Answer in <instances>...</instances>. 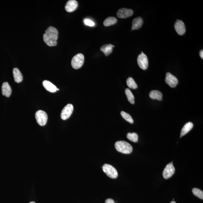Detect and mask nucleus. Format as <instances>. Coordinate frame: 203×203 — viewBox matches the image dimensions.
<instances>
[{
    "label": "nucleus",
    "instance_id": "nucleus-1",
    "mask_svg": "<svg viewBox=\"0 0 203 203\" xmlns=\"http://www.w3.org/2000/svg\"><path fill=\"white\" fill-rule=\"evenodd\" d=\"M58 32L54 27H49L46 30L43 38L46 44L49 47H54L57 45Z\"/></svg>",
    "mask_w": 203,
    "mask_h": 203
},
{
    "label": "nucleus",
    "instance_id": "nucleus-2",
    "mask_svg": "<svg viewBox=\"0 0 203 203\" xmlns=\"http://www.w3.org/2000/svg\"><path fill=\"white\" fill-rule=\"evenodd\" d=\"M115 146L118 152L123 154H129L133 150L131 145L126 141H117L115 143Z\"/></svg>",
    "mask_w": 203,
    "mask_h": 203
},
{
    "label": "nucleus",
    "instance_id": "nucleus-3",
    "mask_svg": "<svg viewBox=\"0 0 203 203\" xmlns=\"http://www.w3.org/2000/svg\"><path fill=\"white\" fill-rule=\"evenodd\" d=\"M84 61V55L79 53L73 58L71 61V64L73 69H78L83 66Z\"/></svg>",
    "mask_w": 203,
    "mask_h": 203
},
{
    "label": "nucleus",
    "instance_id": "nucleus-4",
    "mask_svg": "<svg viewBox=\"0 0 203 203\" xmlns=\"http://www.w3.org/2000/svg\"><path fill=\"white\" fill-rule=\"evenodd\" d=\"M103 172L109 177L113 179L117 178L118 175L117 171L112 165L109 164H105L103 167Z\"/></svg>",
    "mask_w": 203,
    "mask_h": 203
},
{
    "label": "nucleus",
    "instance_id": "nucleus-5",
    "mask_svg": "<svg viewBox=\"0 0 203 203\" xmlns=\"http://www.w3.org/2000/svg\"><path fill=\"white\" fill-rule=\"evenodd\" d=\"M35 117L37 123L41 126H44L47 123V115L45 111L38 110L35 113Z\"/></svg>",
    "mask_w": 203,
    "mask_h": 203
},
{
    "label": "nucleus",
    "instance_id": "nucleus-6",
    "mask_svg": "<svg viewBox=\"0 0 203 203\" xmlns=\"http://www.w3.org/2000/svg\"><path fill=\"white\" fill-rule=\"evenodd\" d=\"M138 56L137 63L141 69L142 70H146L148 66V60L147 57L143 52Z\"/></svg>",
    "mask_w": 203,
    "mask_h": 203
},
{
    "label": "nucleus",
    "instance_id": "nucleus-7",
    "mask_svg": "<svg viewBox=\"0 0 203 203\" xmlns=\"http://www.w3.org/2000/svg\"><path fill=\"white\" fill-rule=\"evenodd\" d=\"M175 169L173 163L171 162L166 165L163 171V176L165 179H168L172 177L175 173Z\"/></svg>",
    "mask_w": 203,
    "mask_h": 203
},
{
    "label": "nucleus",
    "instance_id": "nucleus-8",
    "mask_svg": "<svg viewBox=\"0 0 203 203\" xmlns=\"http://www.w3.org/2000/svg\"><path fill=\"white\" fill-rule=\"evenodd\" d=\"M73 106L71 104H68L65 106L62 111L61 117L63 120H65L68 119L73 113Z\"/></svg>",
    "mask_w": 203,
    "mask_h": 203
},
{
    "label": "nucleus",
    "instance_id": "nucleus-9",
    "mask_svg": "<svg viewBox=\"0 0 203 203\" xmlns=\"http://www.w3.org/2000/svg\"><path fill=\"white\" fill-rule=\"evenodd\" d=\"M165 82L170 87L172 88L176 87L178 83V80L176 77L169 72L166 73Z\"/></svg>",
    "mask_w": 203,
    "mask_h": 203
},
{
    "label": "nucleus",
    "instance_id": "nucleus-10",
    "mask_svg": "<svg viewBox=\"0 0 203 203\" xmlns=\"http://www.w3.org/2000/svg\"><path fill=\"white\" fill-rule=\"evenodd\" d=\"M133 14V11L132 10L122 8L118 10L117 15L119 18H125L131 17Z\"/></svg>",
    "mask_w": 203,
    "mask_h": 203
},
{
    "label": "nucleus",
    "instance_id": "nucleus-11",
    "mask_svg": "<svg viewBox=\"0 0 203 203\" xmlns=\"http://www.w3.org/2000/svg\"><path fill=\"white\" fill-rule=\"evenodd\" d=\"M174 28L179 35H182L185 34L186 31L185 25L182 21L177 20L174 25Z\"/></svg>",
    "mask_w": 203,
    "mask_h": 203
},
{
    "label": "nucleus",
    "instance_id": "nucleus-12",
    "mask_svg": "<svg viewBox=\"0 0 203 203\" xmlns=\"http://www.w3.org/2000/svg\"><path fill=\"white\" fill-rule=\"evenodd\" d=\"M78 7V3L75 0H70L66 3L65 7V10L68 12L70 13L73 12L77 9Z\"/></svg>",
    "mask_w": 203,
    "mask_h": 203
},
{
    "label": "nucleus",
    "instance_id": "nucleus-13",
    "mask_svg": "<svg viewBox=\"0 0 203 203\" xmlns=\"http://www.w3.org/2000/svg\"><path fill=\"white\" fill-rule=\"evenodd\" d=\"M2 94L7 97H9L11 96L12 90L11 86L7 82L3 83L2 87Z\"/></svg>",
    "mask_w": 203,
    "mask_h": 203
},
{
    "label": "nucleus",
    "instance_id": "nucleus-14",
    "mask_svg": "<svg viewBox=\"0 0 203 203\" xmlns=\"http://www.w3.org/2000/svg\"><path fill=\"white\" fill-rule=\"evenodd\" d=\"M43 85L46 90L51 93H55L57 91L56 86L48 80H44L43 82Z\"/></svg>",
    "mask_w": 203,
    "mask_h": 203
},
{
    "label": "nucleus",
    "instance_id": "nucleus-15",
    "mask_svg": "<svg viewBox=\"0 0 203 203\" xmlns=\"http://www.w3.org/2000/svg\"><path fill=\"white\" fill-rule=\"evenodd\" d=\"M143 22V20L140 17L134 18L132 22V30L139 29L142 27Z\"/></svg>",
    "mask_w": 203,
    "mask_h": 203
},
{
    "label": "nucleus",
    "instance_id": "nucleus-16",
    "mask_svg": "<svg viewBox=\"0 0 203 203\" xmlns=\"http://www.w3.org/2000/svg\"><path fill=\"white\" fill-rule=\"evenodd\" d=\"M13 74L16 83H20L22 82L23 80L22 75L18 68H14L13 70Z\"/></svg>",
    "mask_w": 203,
    "mask_h": 203
},
{
    "label": "nucleus",
    "instance_id": "nucleus-17",
    "mask_svg": "<svg viewBox=\"0 0 203 203\" xmlns=\"http://www.w3.org/2000/svg\"><path fill=\"white\" fill-rule=\"evenodd\" d=\"M114 47V45L111 44H105L101 47L100 50L104 53L106 56H108L111 54L113 51V48Z\"/></svg>",
    "mask_w": 203,
    "mask_h": 203
},
{
    "label": "nucleus",
    "instance_id": "nucleus-18",
    "mask_svg": "<svg viewBox=\"0 0 203 203\" xmlns=\"http://www.w3.org/2000/svg\"><path fill=\"white\" fill-rule=\"evenodd\" d=\"M193 127V124L192 122H188L186 123L181 129L180 137H182V136L188 133L192 129Z\"/></svg>",
    "mask_w": 203,
    "mask_h": 203
},
{
    "label": "nucleus",
    "instance_id": "nucleus-19",
    "mask_svg": "<svg viewBox=\"0 0 203 203\" xmlns=\"http://www.w3.org/2000/svg\"><path fill=\"white\" fill-rule=\"evenodd\" d=\"M149 97L152 99L161 100L162 99V94L159 91L152 90L149 93Z\"/></svg>",
    "mask_w": 203,
    "mask_h": 203
},
{
    "label": "nucleus",
    "instance_id": "nucleus-20",
    "mask_svg": "<svg viewBox=\"0 0 203 203\" xmlns=\"http://www.w3.org/2000/svg\"><path fill=\"white\" fill-rule=\"evenodd\" d=\"M117 21V19L115 17H109L105 20L103 23V25L106 27L110 26L116 24Z\"/></svg>",
    "mask_w": 203,
    "mask_h": 203
},
{
    "label": "nucleus",
    "instance_id": "nucleus-21",
    "mask_svg": "<svg viewBox=\"0 0 203 203\" xmlns=\"http://www.w3.org/2000/svg\"><path fill=\"white\" fill-rule=\"evenodd\" d=\"M126 94L128 100L131 104H133L135 103L134 97L131 91L129 89H126L125 90Z\"/></svg>",
    "mask_w": 203,
    "mask_h": 203
},
{
    "label": "nucleus",
    "instance_id": "nucleus-22",
    "mask_svg": "<svg viewBox=\"0 0 203 203\" xmlns=\"http://www.w3.org/2000/svg\"><path fill=\"white\" fill-rule=\"evenodd\" d=\"M126 83L130 89H135L137 88V84L131 77H129L126 80Z\"/></svg>",
    "mask_w": 203,
    "mask_h": 203
},
{
    "label": "nucleus",
    "instance_id": "nucleus-23",
    "mask_svg": "<svg viewBox=\"0 0 203 203\" xmlns=\"http://www.w3.org/2000/svg\"><path fill=\"white\" fill-rule=\"evenodd\" d=\"M127 137L129 140L134 142H137L138 141V135L136 133H128L127 134Z\"/></svg>",
    "mask_w": 203,
    "mask_h": 203
},
{
    "label": "nucleus",
    "instance_id": "nucleus-24",
    "mask_svg": "<svg viewBox=\"0 0 203 203\" xmlns=\"http://www.w3.org/2000/svg\"><path fill=\"white\" fill-rule=\"evenodd\" d=\"M121 115L125 120L131 123H134V120L132 119L131 116L130 115L127 113H126L124 111H122L121 112Z\"/></svg>",
    "mask_w": 203,
    "mask_h": 203
},
{
    "label": "nucleus",
    "instance_id": "nucleus-25",
    "mask_svg": "<svg viewBox=\"0 0 203 203\" xmlns=\"http://www.w3.org/2000/svg\"><path fill=\"white\" fill-rule=\"evenodd\" d=\"M192 192L196 196L201 199H203V192L201 190L198 188H193L192 189Z\"/></svg>",
    "mask_w": 203,
    "mask_h": 203
},
{
    "label": "nucleus",
    "instance_id": "nucleus-26",
    "mask_svg": "<svg viewBox=\"0 0 203 203\" xmlns=\"http://www.w3.org/2000/svg\"><path fill=\"white\" fill-rule=\"evenodd\" d=\"M84 23L86 25L90 27H94L95 24L93 21L89 19H86L84 20Z\"/></svg>",
    "mask_w": 203,
    "mask_h": 203
},
{
    "label": "nucleus",
    "instance_id": "nucleus-27",
    "mask_svg": "<svg viewBox=\"0 0 203 203\" xmlns=\"http://www.w3.org/2000/svg\"><path fill=\"white\" fill-rule=\"evenodd\" d=\"M106 203H115V202L113 199H106Z\"/></svg>",
    "mask_w": 203,
    "mask_h": 203
},
{
    "label": "nucleus",
    "instance_id": "nucleus-28",
    "mask_svg": "<svg viewBox=\"0 0 203 203\" xmlns=\"http://www.w3.org/2000/svg\"><path fill=\"white\" fill-rule=\"evenodd\" d=\"M200 57H201V58L203 59V50H201V51H200Z\"/></svg>",
    "mask_w": 203,
    "mask_h": 203
},
{
    "label": "nucleus",
    "instance_id": "nucleus-29",
    "mask_svg": "<svg viewBox=\"0 0 203 203\" xmlns=\"http://www.w3.org/2000/svg\"><path fill=\"white\" fill-rule=\"evenodd\" d=\"M170 203H176V202L175 201H173L171 202Z\"/></svg>",
    "mask_w": 203,
    "mask_h": 203
},
{
    "label": "nucleus",
    "instance_id": "nucleus-30",
    "mask_svg": "<svg viewBox=\"0 0 203 203\" xmlns=\"http://www.w3.org/2000/svg\"><path fill=\"white\" fill-rule=\"evenodd\" d=\"M30 203H35V202H30Z\"/></svg>",
    "mask_w": 203,
    "mask_h": 203
}]
</instances>
